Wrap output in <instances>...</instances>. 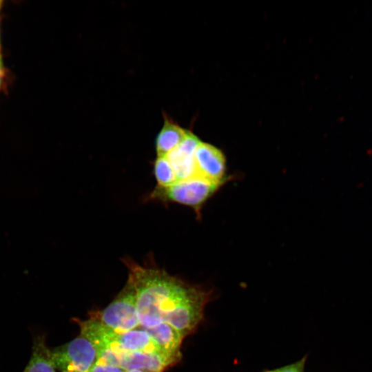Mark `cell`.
<instances>
[{"label":"cell","mask_w":372,"mask_h":372,"mask_svg":"<svg viewBox=\"0 0 372 372\" xmlns=\"http://www.w3.org/2000/svg\"><path fill=\"white\" fill-rule=\"evenodd\" d=\"M129 269L128 280L136 295L141 327H152L163 322L164 316L189 296L197 286L189 285L165 270L123 260Z\"/></svg>","instance_id":"1"},{"label":"cell","mask_w":372,"mask_h":372,"mask_svg":"<svg viewBox=\"0 0 372 372\" xmlns=\"http://www.w3.org/2000/svg\"><path fill=\"white\" fill-rule=\"evenodd\" d=\"M90 317L118 333L141 327L136 291L132 282L127 280L126 285L116 298L103 310L93 312Z\"/></svg>","instance_id":"2"},{"label":"cell","mask_w":372,"mask_h":372,"mask_svg":"<svg viewBox=\"0 0 372 372\" xmlns=\"http://www.w3.org/2000/svg\"><path fill=\"white\" fill-rule=\"evenodd\" d=\"M221 185L222 183H214L194 177L178 181L169 187L157 186L151 193L149 198L191 207L198 214L203 205Z\"/></svg>","instance_id":"3"},{"label":"cell","mask_w":372,"mask_h":372,"mask_svg":"<svg viewBox=\"0 0 372 372\" xmlns=\"http://www.w3.org/2000/svg\"><path fill=\"white\" fill-rule=\"evenodd\" d=\"M51 354L55 368L63 372H90L97 358L95 345L81 333Z\"/></svg>","instance_id":"4"},{"label":"cell","mask_w":372,"mask_h":372,"mask_svg":"<svg viewBox=\"0 0 372 372\" xmlns=\"http://www.w3.org/2000/svg\"><path fill=\"white\" fill-rule=\"evenodd\" d=\"M211 292L197 287L174 309L167 313L163 322L175 329L183 338L193 333L203 318L204 308L209 301Z\"/></svg>","instance_id":"5"},{"label":"cell","mask_w":372,"mask_h":372,"mask_svg":"<svg viewBox=\"0 0 372 372\" xmlns=\"http://www.w3.org/2000/svg\"><path fill=\"white\" fill-rule=\"evenodd\" d=\"M196 177L214 182L223 183L225 172V158L218 148L200 142L194 152Z\"/></svg>","instance_id":"6"},{"label":"cell","mask_w":372,"mask_h":372,"mask_svg":"<svg viewBox=\"0 0 372 372\" xmlns=\"http://www.w3.org/2000/svg\"><path fill=\"white\" fill-rule=\"evenodd\" d=\"M180 360L161 352H122L119 355L118 366L125 371L163 372Z\"/></svg>","instance_id":"7"},{"label":"cell","mask_w":372,"mask_h":372,"mask_svg":"<svg viewBox=\"0 0 372 372\" xmlns=\"http://www.w3.org/2000/svg\"><path fill=\"white\" fill-rule=\"evenodd\" d=\"M200 142L195 134L188 131L180 144L166 156L178 181L196 177L194 152Z\"/></svg>","instance_id":"8"},{"label":"cell","mask_w":372,"mask_h":372,"mask_svg":"<svg viewBox=\"0 0 372 372\" xmlns=\"http://www.w3.org/2000/svg\"><path fill=\"white\" fill-rule=\"evenodd\" d=\"M142 328L164 353L181 358L180 347L184 338L172 326L162 322L152 327Z\"/></svg>","instance_id":"9"},{"label":"cell","mask_w":372,"mask_h":372,"mask_svg":"<svg viewBox=\"0 0 372 372\" xmlns=\"http://www.w3.org/2000/svg\"><path fill=\"white\" fill-rule=\"evenodd\" d=\"M188 131L182 128L167 116L156 139L157 157H166L184 140Z\"/></svg>","instance_id":"10"},{"label":"cell","mask_w":372,"mask_h":372,"mask_svg":"<svg viewBox=\"0 0 372 372\" xmlns=\"http://www.w3.org/2000/svg\"><path fill=\"white\" fill-rule=\"evenodd\" d=\"M55 369L51 351L43 336L37 337L34 341L30 360L23 372H55Z\"/></svg>","instance_id":"11"},{"label":"cell","mask_w":372,"mask_h":372,"mask_svg":"<svg viewBox=\"0 0 372 372\" xmlns=\"http://www.w3.org/2000/svg\"><path fill=\"white\" fill-rule=\"evenodd\" d=\"M154 173L160 187H169L178 182L175 172L166 157H157L154 165Z\"/></svg>","instance_id":"12"},{"label":"cell","mask_w":372,"mask_h":372,"mask_svg":"<svg viewBox=\"0 0 372 372\" xmlns=\"http://www.w3.org/2000/svg\"><path fill=\"white\" fill-rule=\"evenodd\" d=\"M121 367L105 364L100 361H96L94 364L91 368L90 372H125Z\"/></svg>","instance_id":"13"},{"label":"cell","mask_w":372,"mask_h":372,"mask_svg":"<svg viewBox=\"0 0 372 372\" xmlns=\"http://www.w3.org/2000/svg\"><path fill=\"white\" fill-rule=\"evenodd\" d=\"M306 358L305 356L295 363L278 369V372H304Z\"/></svg>","instance_id":"14"},{"label":"cell","mask_w":372,"mask_h":372,"mask_svg":"<svg viewBox=\"0 0 372 372\" xmlns=\"http://www.w3.org/2000/svg\"><path fill=\"white\" fill-rule=\"evenodd\" d=\"M3 76V68L2 61L0 56V85H1Z\"/></svg>","instance_id":"15"},{"label":"cell","mask_w":372,"mask_h":372,"mask_svg":"<svg viewBox=\"0 0 372 372\" xmlns=\"http://www.w3.org/2000/svg\"><path fill=\"white\" fill-rule=\"evenodd\" d=\"M125 372H149V371H142V370H130V371H126Z\"/></svg>","instance_id":"16"},{"label":"cell","mask_w":372,"mask_h":372,"mask_svg":"<svg viewBox=\"0 0 372 372\" xmlns=\"http://www.w3.org/2000/svg\"><path fill=\"white\" fill-rule=\"evenodd\" d=\"M266 372H278V369H275V370H273V371H266Z\"/></svg>","instance_id":"17"},{"label":"cell","mask_w":372,"mask_h":372,"mask_svg":"<svg viewBox=\"0 0 372 372\" xmlns=\"http://www.w3.org/2000/svg\"><path fill=\"white\" fill-rule=\"evenodd\" d=\"M1 2L0 1V8H1Z\"/></svg>","instance_id":"18"}]
</instances>
